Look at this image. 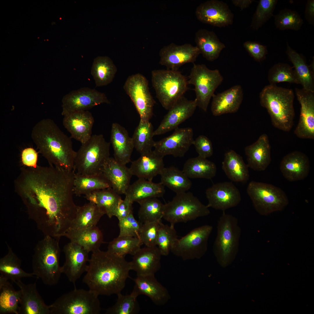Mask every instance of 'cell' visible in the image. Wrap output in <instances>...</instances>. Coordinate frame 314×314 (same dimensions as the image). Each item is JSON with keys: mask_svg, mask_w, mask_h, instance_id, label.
<instances>
[{"mask_svg": "<svg viewBox=\"0 0 314 314\" xmlns=\"http://www.w3.org/2000/svg\"><path fill=\"white\" fill-rule=\"evenodd\" d=\"M119 195L109 188L94 191L85 195V198L96 205L111 218L114 216L116 210L122 200Z\"/></svg>", "mask_w": 314, "mask_h": 314, "instance_id": "38", "label": "cell"}, {"mask_svg": "<svg viewBox=\"0 0 314 314\" xmlns=\"http://www.w3.org/2000/svg\"><path fill=\"white\" fill-rule=\"evenodd\" d=\"M110 145L102 135H92L76 152L75 174L88 176L102 174L103 165L110 157Z\"/></svg>", "mask_w": 314, "mask_h": 314, "instance_id": "7", "label": "cell"}, {"mask_svg": "<svg viewBox=\"0 0 314 314\" xmlns=\"http://www.w3.org/2000/svg\"><path fill=\"white\" fill-rule=\"evenodd\" d=\"M303 23V19L297 11L287 8L281 10L274 16L275 24L280 30L298 31Z\"/></svg>", "mask_w": 314, "mask_h": 314, "instance_id": "51", "label": "cell"}, {"mask_svg": "<svg viewBox=\"0 0 314 314\" xmlns=\"http://www.w3.org/2000/svg\"><path fill=\"white\" fill-rule=\"evenodd\" d=\"M178 239L174 226L165 225L161 221L157 236V246L162 256L169 255Z\"/></svg>", "mask_w": 314, "mask_h": 314, "instance_id": "52", "label": "cell"}, {"mask_svg": "<svg viewBox=\"0 0 314 314\" xmlns=\"http://www.w3.org/2000/svg\"><path fill=\"white\" fill-rule=\"evenodd\" d=\"M163 157L151 150L141 154L131 162L129 168L132 175L152 181L164 167Z\"/></svg>", "mask_w": 314, "mask_h": 314, "instance_id": "28", "label": "cell"}, {"mask_svg": "<svg viewBox=\"0 0 314 314\" xmlns=\"http://www.w3.org/2000/svg\"><path fill=\"white\" fill-rule=\"evenodd\" d=\"M193 136L192 128L178 127L170 135L155 141L154 151L163 158L168 155L175 157H183L193 144Z\"/></svg>", "mask_w": 314, "mask_h": 314, "instance_id": "16", "label": "cell"}, {"mask_svg": "<svg viewBox=\"0 0 314 314\" xmlns=\"http://www.w3.org/2000/svg\"><path fill=\"white\" fill-rule=\"evenodd\" d=\"M241 229L238 219L223 212L217 222L213 252L217 262L224 268L230 265L238 254Z\"/></svg>", "mask_w": 314, "mask_h": 314, "instance_id": "6", "label": "cell"}, {"mask_svg": "<svg viewBox=\"0 0 314 314\" xmlns=\"http://www.w3.org/2000/svg\"><path fill=\"white\" fill-rule=\"evenodd\" d=\"M31 138L39 152L50 165L73 170L76 151L70 138L52 119L39 121L33 128Z\"/></svg>", "mask_w": 314, "mask_h": 314, "instance_id": "3", "label": "cell"}, {"mask_svg": "<svg viewBox=\"0 0 314 314\" xmlns=\"http://www.w3.org/2000/svg\"><path fill=\"white\" fill-rule=\"evenodd\" d=\"M63 117V125L69 133L72 138L81 144L90 138L94 119L90 112L88 110L76 111Z\"/></svg>", "mask_w": 314, "mask_h": 314, "instance_id": "23", "label": "cell"}, {"mask_svg": "<svg viewBox=\"0 0 314 314\" xmlns=\"http://www.w3.org/2000/svg\"><path fill=\"white\" fill-rule=\"evenodd\" d=\"M247 165L255 171L265 170L271 161V147L267 135H261L252 144L245 149Z\"/></svg>", "mask_w": 314, "mask_h": 314, "instance_id": "31", "label": "cell"}, {"mask_svg": "<svg viewBox=\"0 0 314 314\" xmlns=\"http://www.w3.org/2000/svg\"><path fill=\"white\" fill-rule=\"evenodd\" d=\"M268 78L270 84L286 82L300 84L299 78L293 67L288 64L279 63L274 65L269 70Z\"/></svg>", "mask_w": 314, "mask_h": 314, "instance_id": "49", "label": "cell"}, {"mask_svg": "<svg viewBox=\"0 0 314 314\" xmlns=\"http://www.w3.org/2000/svg\"><path fill=\"white\" fill-rule=\"evenodd\" d=\"M142 244L138 237L118 236L109 243L107 251L121 257H125L128 254L133 256Z\"/></svg>", "mask_w": 314, "mask_h": 314, "instance_id": "48", "label": "cell"}, {"mask_svg": "<svg viewBox=\"0 0 314 314\" xmlns=\"http://www.w3.org/2000/svg\"><path fill=\"white\" fill-rule=\"evenodd\" d=\"M205 193L208 202L207 206L223 212L236 206L241 200L239 189L231 182L214 184Z\"/></svg>", "mask_w": 314, "mask_h": 314, "instance_id": "18", "label": "cell"}, {"mask_svg": "<svg viewBox=\"0 0 314 314\" xmlns=\"http://www.w3.org/2000/svg\"><path fill=\"white\" fill-rule=\"evenodd\" d=\"M65 261L61 266L62 273L74 284L85 272L89 260V253L80 245L70 242L64 246Z\"/></svg>", "mask_w": 314, "mask_h": 314, "instance_id": "19", "label": "cell"}, {"mask_svg": "<svg viewBox=\"0 0 314 314\" xmlns=\"http://www.w3.org/2000/svg\"><path fill=\"white\" fill-rule=\"evenodd\" d=\"M276 0H260L252 18L251 26L257 30L272 17Z\"/></svg>", "mask_w": 314, "mask_h": 314, "instance_id": "53", "label": "cell"}, {"mask_svg": "<svg viewBox=\"0 0 314 314\" xmlns=\"http://www.w3.org/2000/svg\"><path fill=\"white\" fill-rule=\"evenodd\" d=\"M305 18L308 23L314 25V0L307 1L305 11Z\"/></svg>", "mask_w": 314, "mask_h": 314, "instance_id": "60", "label": "cell"}, {"mask_svg": "<svg viewBox=\"0 0 314 314\" xmlns=\"http://www.w3.org/2000/svg\"><path fill=\"white\" fill-rule=\"evenodd\" d=\"M8 248L7 253L0 259L1 275L13 282L23 278L33 277L35 276L33 272H27L21 268L20 259L11 248L9 246Z\"/></svg>", "mask_w": 314, "mask_h": 314, "instance_id": "45", "label": "cell"}, {"mask_svg": "<svg viewBox=\"0 0 314 314\" xmlns=\"http://www.w3.org/2000/svg\"><path fill=\"white\" fill-rule=\"evenodd\" d=\"M117 68L112 60L106 56H99L94 60L91 69L96 86L106 85L113 81Z\"/></svg>", "mask_w": 314, "mask_h": 314, "instance_id": "44", "label": "cell"}, {"mask_svg": "<svg viewBox=\"0 0 314 314\" xmlns=\"http://www.w3.org/2000/svg\"><path fill=\"white\" fill-rule=\"evenodd\" d=\"M102 174L114 191L119 195L125 194L133 176L129 168L110 157L103 165Z\"/></svg>", "mask_w": 314, "mask_h": 314, "instance_id": "29", "label": "cell"}, {"mask_svg": "<svg viewBox=\"0 0 314 314\" xmlns=\"http://www.w3.org/2000/svg\"><path fill=\"white\" fill-rule=\"evenodd\" d=\"M243 46L249 55L258 62L264 60L267 53V47L257 42L247 41L244 43Z\"/></svg>", "mask_w": 314, "mask_h": 314, "instance_id": "57", "label": "cell"}, {"mask_svg": "<svg viewBox=\"0 0 314 314\" xmlns=\"http://www.w3.org/2000/svg\"><path fill=\"white\" fill-rule=\"evenodd\" d=\"M217 167L213 162L199 156L187 160L182 171L189 179H211L216 174Z\"/></svg>", "mask_w": 314, "mask_h": 314, "instance_id": "41", "label": "cell"}, {"mask_svg": "<svg viewBox=\"0 0 314 314\" xmlns=\"http://www.w3.org/2000/svg\"><path fill=\"white\" fill-rule=\"evenodd\" d=\"M198 156L207 158L212 156L213 149L211 141L206 136L201 135L194 140L193 143Z\"/></svg>", "mask_w": 314, "mask_h": 314, "instance_id": "56", "label": "cell"}, {"mask_svg": "<svg viewBox=\"0 0 314 314\" xmlns=\"http://www.w3.org/2000/svg\"><path fill=\"white\" fill-rule=\"evenodd\" d=\"M260 103L270 115L273 125L283 131H290L295 116L292 90L270 84L260 93Z\"/></svg>", "mask_w": 314, "mask_h": 314, "instance_id": "4", "label": "cell"}, {"mask_svg": "<svg viewBox=\"0 0 314 314\" xmlns=\"http://www.w3.org/2000/svg\"><path fill=\"white\" fill-rule=\"evenodd\" d=\"M248 167L242 157L234 151L231 150L225 154L222 168L231 181L245 182L248 181L249 177Z\"/></svg>", "mask_w": 314, "mask_h": 314, "instance_id": "36", "label": "cell"}, {"mask_svg": "<svg viewBox=\"0 0 314 314\" xmlns=\"http://www.w3.org/2000/svg\"><path fill=\"white\" fill-rule=\"evenodd\" d=\"M62 103V114L64 116L74 112L87 110L102 104L110 103L104 93L84 87L73 90L65 95Z\"/></svg>", "mask_w": 314, "mask_h": 314, "instance_id": "15", "label": "cell"}, {"mask_svg": "<svg viewBox=\"0 0 314 314\" xmlns=\"http://www.w3.org/2000/svg\"><path fill=\"white\" fill-rule=\"evenodd\" d=\"M286 53L289 60L293 65L303 89L314 92L313 61L312 62L311 67L308 66L302 56L291 48L288 42Z\"/></svg>", "mask_w": 314, "mask_h": 314, "instance_id": "37", "label": "cell"}, {"mask_svg": "<svg viewBox=\"0 0 314 314\" xmlns=\"http://www.w3.org/2000/svg\"><path fill=\"white\" fill-rule=\"evenodd\" d=\"M92 253L83 282L99 296L121 292L131 270L130 262L107 251L99 249Z\"/></svg>", "mask_w": 314, "mask_h": 314, "instance_id": "2", "label": "cell"}, {"mask_svg": "<svg viewBox=\"0 0 314 314\" xmlns=\"http://www.w3.org/2000/svg\"><path fill=\"white\" fill-rule=\"evenodd\" d=\"M213 230V227L209 225L194 229L178 238L171 252L184 261L201 258L207 251L208 239Z\"/></svg>", "mask_w": 314, "mask_h": 314, "instance_id": "13", "label": "cell"}, {"mask_svg": "<svg viewBox=\"0 0 314 314\" xmlns=\"http://www.w3.org/2000/svg\"><path fill=\"white\" fill-rule=\"evenodd\" d=\"M133 256L131 270L137 276L155 275L161 268L162 255L157 246L141 248Z\"/></svg>", "mask_w": 314, "mask_h": 314, "instance_id": "26", "label": "cell"}, {"mask_svg": "<svg viewBox=\"0 0 314 314\" xmlns=\"http://www.w3.org/2000/svg\"><path fill=\"white\" fill-rule=\"evenodd\" d=\"M133 280L135 285L132 292L138 297L145 295L159 306L165 305L170 299L168 290L157 280L155 275L137 276Z\"/></svg>", "mask_w": 314, "mask_h": 314, "instance_id": "24", "label": "cell"}, {"mask_svg": "<svg viewBox=\"0 0 314 314\" xmlns=\"http://www.w3.org/2000/svg\"><path fill=\"white\" fill-rule=\"evenodd\" d=\"M188 84L195 87L197 106L206 112L211 99L223 78L217 69H210L203 64L194 63L188 77Z\"/></svg>", "mask_w": 314, "mask_h": 314, "instance_id": "12", "label": "cell"}, {"mask_svg": "<svg viewBox=\"0 0 314 314\" xmlns=\"http://www.w3.org/2000/svg\"><path fill=\"white\" fill-rule=\"evenodd\" d=\"M8 280L0 274V314H19L21 291L15 290Z\"/></svg>", "mask_w": 314, "mask_h": 314, "instance_id": "39", "label": "cell"}, {"mask_svg": "<svg viewBox=\"0 0 314 314\" xmlns=\"http://www.w3.org/2000/svg\"><path fill=\"white\" fill-rule=\"evenodd\" d=\"M165 186L160 182L155 183L145 179H138L128 188L125 195L133 203L163 196Z\"/></svg>", "mask_w": 314, "mask_h": 314, "instance_id": "33", "label": "cell"}, {"mask_svg": "<svg viewBox=\"0 0 314 314\" xmlns=\"http://www.w3.org/2000/svg\"><path fill=\"white\" fill-rule=\"evenodd\" d=\"M156 97L165 109H170L188 89V80L179 70L158 69L151 72Z\"/></svg>", "mask_w": 314, "mask_h": 314, "instance_id": "8", "label": "cell"}, {"mask_svg": "<svg viewBox=\"0 0 314 314\" xmlns=\"http://www.w3.org/2000/svg\"><path fill=\"white\" fill-rule=\"evenodd\" d=\"M116 303L106 310V314H136L140 311V306L137 301L138 297L133 292L129 295H124L121 292L117 295Z\"/></svg>", "mask_w": 314, "mask_h": 314, "instance_id": "50", "label": "cell"}, {"mask_svg": "<svg viewBox=\"0 0 314 314\" xmlns=\"http://www.w3.org/2000/svg\"><path fill=\"white\" fill-rule=\"evenodd\" d=\"M247 192L256 210L261 215L281 210L288 204L284 191L271 184L252 181L247 186Z\"/></svg>", "mask_w": 314, "mask_h": 314, "instance_id": "11", "label": "cell"}, {"mask_svg": "<svg viewBox=\"0 0 314 314\" xmlns=\"http://www.w3.org/2000/svg\"><path fill=\"white\" fill-rule=\"evenodd\" d=\"M301 106L299 122L294 131L298 138L314 139V92L296 88Z\"/></svg>", "mask_w": 314, "mask_h": 314, "instance_id": "21", "label": "cell"}, {"mask_svg": "<svg viewBox=\"0 0 314 314\" xmlns=\"http://www.w3.org/2000/svg\"><path fill=\"white\" fill-rule=\"evenodd\" d=\"M109 188H111L110 183L102 174L89 176L75 174L74 192L77 196Z\"/></svg>", "mask_w": 314, "mask_h": 314, "instance_id": "42", "label": "cell"}, {"mask_svg": "<svg viewBox=\"0 0 314 314\" xmlns=\"http://www.w3.org/2000/svg\"><path fill=\"white\" fill-rule=\"evenodd\" d=\"M160 175V183L176 194L186 192L192 186L190 179L182 170L174 166L164 167Z\"/></svg>", "mask_w": 314, "mask_h": 314, "instance_id": "43", "label": "cell"}, {"mask_svg": "<svg viewBox=\"0 0 314 314\" xmlns=\"http://www.w3.org/2000/svg\"><path fill=\"white\" fill-rule=\"evenodd\" d=\"M119 233L118 237L139 238L141 224L135 218L132 212L127 217L119 220Z\"/></svg>", "mask_w": 314, "mask_h": 314, "instance_id": "55", "label": "cell"}, {"mask_svg": "<svg viewBox=\"0 0 314 314\" xmlns=\"http://www.w3.org/2000/svg\"><path fill=\"white\" fill-rule=\"evenodd\" d=\"M60 238L45 235L34 249L32 264L33 272L46 285L57 284L62 273L59 264Z\"/></svg>", "mask_w": 314, "mask_h": 314, "instance_id": "5", "label": "cell"}, {"mask_svg": "<svg viewBox=\"0 0 314 314\" xmlns=\"http://www.w3.org/2000/svg\"><path fill=\"white\" fill-rule=\"evenodd\" d=\"M200 54L198 48L190 44L178 45L172 43L160 50L159 63L167 69L178 70L185 64L194 63Z\"/></svg>", "mask_w": 314, "mask_h": 314, "instance_id": "17", "label": "cell"}, {"mask_svg": "<svg viewBox=\"0 0 314 314\" xmlns=\"http://www.w3.org/2000/svg\"><path fill=\"white\" fill-rule=\"evenodd\" d=\"M253 0H232V2L235 6L240 8L241 10L248 7L254 1Z\"/></svg>", "mask_w": 314, "mask_h": 314, "instance_id": "61", "label": "cell"}, {"mask_svg": "<svg viewBox=\"0 0 314 314\" xmlns=\"http://www.w3.org/2000/svg\"><path fill=\"white\" fill-rule=\"evenodd\" d=\"M208 208L192 193L186 192L176 194L164 204L163 218L174 226L176 223L208 215L210 213Z\"/></svg>", "mask_w": 314, "mask_h": 314, "instance_id": "9", "label": "cell"}, {"mask_svg": "<svg viewBox=\"0 0 314 314\" xmlns=\"http://www.w3.org/2000/svg\"><path fill=\"white\" fill-rule=\"evenodd\" d=\"M243 93L240 85H235L212 97L211 111L217 116L236 112L239 109L243 99Z\"/></svg>", "mask_w": 314, "mask_h": 314, "instance_id": "30", "label": "cell"}, {"mask_svg": "<svg viewBox=\"0 0 314 314\" xmlns=\"http://www.w3.org/2000/svg\"><path fill=\"white\" fill-rule=\"evenodd\" d=\"M161 221L141 224L138 238L145 246L149 247L157 246V236Z\"/></svg>", "mask_w": 314, "mask_h": 314, "instance_id": "54", "label": "cell"}, {"mask_svg": "<svg viewBox=\"0 0 314 314\" xmlns=\"http://www.w3.org/2000/svg\"><path fill=\"white\" fill-rule=\"evenodd\" d=\"M133 202L126 197L122 200L117 207L115 213L118 220L128 216L133 212Z\"/></svg>", "mask_w": 314, "mask_h": 314, "instance_id": "58", "label": "cell"}, {"mask_svg": "<svg viewBox=\"0 0 314 314\" xmlns=\"http://www.w3.org/2000/svg\"><path fill=\"white\" fill-rule=\"evenodd\" d=\"M73 171L53 166L22 167L15 179V192L28 216L44 234L64 236L75 218Z\"/></svg>", "mask_w": 314, "mask_h": 314, "instance_id": "1", "label": "cell"}, {"mask_svg": "<svg viewBox=\"0 0 314 314\" xmlns=\"http://www.w3.org/2000/svg\"><path fill=\"white\" fill-rule=\"evenodd\" d=\"M138 203L140 205L138 215L141 222L140 224L161 221L164 204L157 198L148 199Z\"/></svg>", "mask_w": 314, "mask_h": 314, "instance_id": "47", "label": "cell"}, {"mask_svg": "<svg viewBox=\"0 0 314 314\" xmlns=\"http://www.w3.org/2000/svg\"><path fill=\"white\" fill-rule=\"evenodd\" d=\"M148 81L143 75L137 73L129 76L123 88L133 103L140 120L149 121L155 101L149 91Z\"/></svg>", "mask_w": 314, "mask_h": 314, "instance_id": "14", "label": "cell"}, {"mask_svg": "<svg viewBox=\"0 0 314 314\" xmlns=\"http://www.w3.org/2000/svg\"><path fill=\"white\" fill-rule=\"evenodd\" d=\"M283 176L290 181L302 180L308 175L310 168L307 156L298 151L292 152L285 156L280 164Z\"/></svg>", "mask_w": 314, "mask_h": 314, "instance_id": "27", "label": "cell"}, {"mask_svg": "<svg viewBox=\"0 0 314 314\" xmlns=\"http://www.w3.org/2000/svg\"><path fill=\"white\" fill-rule=\"evenodd\" d=\"M197 107L196 100H189L184 96L170 109L158 128L154 135H161L178 127L179 125L191 117Z\"/></svg>", "mask_w": 314, "mask_h": 314, "instance_id": "22", "label": "cell"}, {"mask_svg": "<svg viewBox=\"0 0 314 314\" xmlns=\"http://www.w3.org/2000/svg\"><path fill=\"white\" fill-rule=\"evenodd\" d=\"M21 159L22 163L27 167H35L37 166L38 153L32 148H27L22 151Z\"/></svg>", "mask_w": 314, "mask_h": 314, "instance_id": "59", "label": "cell"}, {"mask_svg": "<svg viewBox=\"0 0 314 314\" xmlns=\"http://www.w3.org/2000/svg\"><path fill=\"white\" fill-rule=\"evenodd\" d=\"M110 142L115 160L123 165L129 163L134 148L132 139L125 128L118 123L112 125Z\"/></svg>", "mask_w": 314, "mask_h": 314, "instance_id": "32", "label": "cell"}, {"mask_svg": "<svg viewBox=\"0 0 314 314\" xmlns=\"http://www.w3.org/2000/svg\"><path fill=\"white\" fill-rule=\"evenodd\" d=\"M98 296L89 289L75 288L50 305L51 314H99L101 308Z\"/></svg>", "mask_w": 314, "mask_h": 314, "instance_id": "10", "label": "cell"}, {"mask_svg": "<svg viewBox=\"0 0 314 314\" xmlns=\"http://www.w3.org/2000/svg\"><path fill=\"white\" fill-rule=\"evenodd\" d=\"M195 40L201 54L210 61L217 59L226 47L213 31L205 29H200L196 32Z\"/></svg>", "mask_w": 314, "mask_h": 314, "instance_id": "35", "label": "cell"}, {"mask_svg": "<svg viewBox=\"0 0 314 314\" xmlns=\"http://www.w3.org/2000/svg\"><path fill=\"white\" fill-rule=\"evenodd\" d=\"M154 131L149 121L140 120L131 138L134 148L141 154L152 150L155 142Z\"/></svg>", "mask_w": 314, "mask_h": 314, "instance_id": "46", "label": "cell"}, {"mask_svg": "<svg viewBox=\"0 0 314 314\" xmlns=\"http://www.w3.org/2000/svg\"><path fill=\"white\" fill-rule=\"evenodd\" d=\"M105 213L95 204L89 202L78 206L75 218L69 229L81 230L90 228L96 225Z\"/></svg>", "mask_w": 314, "mask_h": 314, "instance_id": "40", "label": "cell"}, {"mask_svg": "<svg viewBox=\"0 0 314 314\" xmlns=\"http://www.w3.org/2000/svg\"><path fill=\"white\" fill-rule=\"evenodd\" d=\"M13 282L22 292L19 314H51L50 305L44 303L38 291L36 282L26 284L21 279Z\"/></svg>", "mask_w": 314, "mask_h": 314, "instance_id": "25", "label": "cell"}, {"mask_svg": "<svg viewBox=\"0 0 314 314\" xmlns=\"http://www.w3.org/2000/svg\"><path fill=\"white\" fill-rule=\"evenodd\" d=\"M64 236L89 252L99 249L104 243L102 233L96 226L81 230L69 229Z\"/></svg>", "mask_w": 314, "mask_h": 314, "instance_id": "34", "label": "cell"}, {"mask_svg": "<svg viewBox=\"0 0 314 314\" xmlns=\"http://www.w3.org/2000/svg\"><path fill=\"white\" fill-rule=\"evenodd\" d=\"M195 15L201 22L219 27L232 24L233 15L226 3L222 1L210 0L200 4Z\"/></svg>", "mask_w": 314, "mask_h": 314, "instance_id": "20", "label": "cell"}]
</instances>
